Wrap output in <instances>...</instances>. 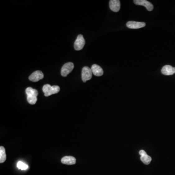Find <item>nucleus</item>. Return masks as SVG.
<instances>
[{
  "label": "nucleus",
  "mask_w": 175,
  "mask_h": 175,
  "mask_svg": "<svg viewBox=\"0 0 175 175\" xmlns=\"http://www.w3.org/2000/svg\"><path fill=\"white\" fill-rule=\"evenodd\" d=\"M60 90L59 86H51L49 84H45L43 88V91L44 93V95L46 97L50 96L51 95L58 94Z\"/></svg>",
  "instance_id": "1"
},
{
  "label": "nucleus",
  "mask_w": 175,
  "mask_h": 175,
  "mask_svg": "<svg viewBox=\"0 0 175 175\" xmlns=\"http://www.w3.org/2000/svg\"><path fill=\"white\" fill-rule=\"evenodd\" d=\"M92 70L89 67H83L82 70V79L84 82H86L87 81H89L92 78Z\"/></svg>",
  "instance_id": "2"
},
{
  "label": "nucleus",
  "mask_w": 175,
  "mask_h": 175,
  "mask_svg": "<svg viewBox=\"0 0 175 175\" xmlns=\"http://www.w3.org/2000/svg\"><path fill=\"white\" fill-rule=\"evenodd\" d=\"M74 68V64L72 62H68L62 66L61 70V75L63 77H66Z\"/></svg>",
  "instance_id": "3"
},
{
  "label": "nucleus",
  "mask_w": 175,
  "mask_h": 175,
  "mask_svg": "<svg viewBox=\"0 0 175 175\" xmlns=\"http://www.w3.org/2000/svg\"><path fill=\"white\" fill-rule=\"evenodd\" d=\"M85 44V40L83 36L82 35H79L77 36V39L74 44V48L76 51L81 50L83 48Z\"/></svg>",
  "instance_id": "4"
},
{
  "label": "nucleus",
  "mask_w": 175,
  "mask_h": 175,
  "mask_svg": "<svg viewBox=\"0 0 175 175\" xmlns=\"http://www.w3.org/2000/svg\"><path fill=\"white\" fill-rule=\"evenodd\" d=\"M134 3L136 5L145 7L146 9L149 11H152L154 8L153 5L146 0H135L134 1Z\"/></svg>",
  "instance_id": "5"
},
{
  "label": "nucleus",
  "mask_w": 175,
  "mask_h": 175,
  "mask_svg": "<svg viewBox=\"0 0 175 175\" xmlns=\"http://www.w3.org/2000/svg\"><path fill=\"white\" fill-rule=\"evenodd\" d=\"M44 77V75L43 72L40 71H34L29 76V79L30 81L36 82L43 79Z\"/></svg>",
  "instance_id": "6"
},
{
  "label": "nucleus",
  "mask_w": 175,
  "mask_h": 175,
  "mask_svg": "<svg viewBox=\"0 0 175 175\" xmlns=\"http://www.w3.org/2000/svg\"><path fill=\"white\" fill-rule=\"evenodd\" d=\"M145 22L138 21H129L127 23V26L131 29H139L145 26Z\"/></svg>",
  "instance_id": "7"
},
{
  "label": "nucleus",
  "mask_w": 175,
  "mask_h": 175,
  "mask_svg": "<svg viewBox=\"0 0 175 175\" xmlns=\"http://www.w3.org/2000/svg\"><path fill=\"white\" fill-rule=\"evenodd\" d=\"M162 74L165 76H170L175 74V67L171 65H165L163 66L161 70Z\"/></svg>",
  "instance_id": "8"
},
{
  "label": "nucleus",
  "mask_w": 175,
  "mask_h": 175,
  "mask_svg": "<svg viewBox=\"0 0 175 175\" xmlns=\"http://www.w3.org/2000/svg\"><path fill=\"white\" fill-rule=\"evenodd\" d=\"M120 1L119 0H111L109 1V7L113 12H118L120 9Z\"/></svg>",
  "instance_id": "9"
},
{
  "label": "nucleus",
  "mask_w": 175,
  "mask_h": 175,
  "mask_svg": "<svg viewBox=\"0 0 175 175\" xmlns=\"http://www.w3.org/2000/svg\"><path fill=\"white\" fill-rule=\"evenodd\" d=\"M92 72L94 76H100L104 74V71L103 70L102 68L97 64H94L92 65Z\"/></svg>",
  "instance_id": "10"
},
{
  "label": "nucleus",
  "mask_w": 175,
  "mask_h": 175,
  "mask_svg": "<svg viewBox=\"0 0 175 175\" xmlns=\"http://www.w3.org/2000/svg\"><path fill=\"white\" fill-rule=\"evenodd\" d=\"M62 163L67 165H73L76 163V159L72 156H65L62 159Z\"/></svg>",
  "instance_id": "11"
},
{
  "label": "nucleus",
  "mask_w": 175,
  "mask_h": 175,
  "mask_svg": "<svg viewBox=\"0 0 175 175\" xmlns=\"http://www.w3.org/2000/svg\"><path fill=\"white\" fill-rule=\"evenodd\" d=\"M26 94L27 96H35L37 97L38 95V92L37 90L34 89L31 87H28L25 90Z\"/></svg>",
  "instance_id": "12"
},
{
  "label": "nucleus",
  "mask_w": 175,
  "mask_h": 175,
  "mask_svg": "<svg viewBox=\"0 0 175 175\" xmlns=\"http://www.w3.org/2000/svg\"><path fill=\"white\" fill-rule=\"evenodd\" d=\"M7 155H6V150L5 147L1 146L0 147V163H2L6 161Z\"/></svg>",
  "instance_id": "13"
},
{
  "label": "nucleus",
  "mask_w": 175,
  "mask_h": 175,
  "mask_svg": "<svg viewBox=\"0 0 175 175\" xmlns=\"http://www.w3.org/2000/svg\"><path fill=\"white\" fill-rule=\"evenodd\" d=\"M151 157H150V156H148L147 154H145V155L140 156L141 161L146 165L150 164L151 161Z\"/></svg>",
  "instance_id": "14"
},
{
  "label": "nucleus",
  "mask_w": 175,
  "mask_h": 175,
  "mask_svg": "<svg viewBox=\"0 0 175 175\" xmlns=\"http://www.w3.org/2000/svg\"><path fill=\"white\" fill-rule=\"evenodd\" d=\"M17 166L18 169L21 170H25L28 168V165L21 161H19L18 162Z\"/></svg>",
  "instance_id": "15"
},
{
  "label": "nucleus",
  "mask_w": 175,
  "mask_h": 175,
  "mask_svg": "<svg viewBox=\"0 0 175 175\" xmlns=\"http://www.w3.org/2000/svg\"><path fill=\"white\" fill-rule=\"evenodd\" d=\"M27 100L29 104L31 105H34L37 102L38 99L37 97L35 96H27Z\"/></svg>",
  "instance_id": "16"
},
{
  "label": "nucleus",
  "mask_w": 175,
  "mask_h": 175,
  "mask_svg": "<svg viewBox=\"0 0 175 175\" xmlns=\"http://www.w3.org/2000/svg\"><path fill=\"white\" fill-rule=\"evenodd\" d=\"M139 154L141 156H143V155H145L146 154V152L144 150H141L140 151Z\"/></svg>",
  "instance_id": "17"
}]
</instances>
